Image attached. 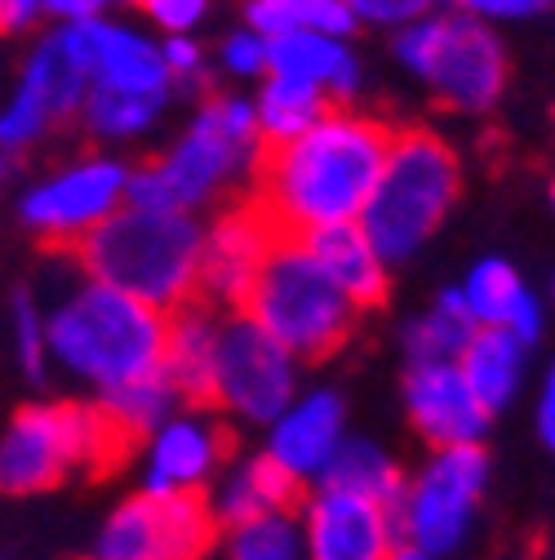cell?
Instances as JSON below:
<instances>
[{
    "label": "cell",
    "instance_id": "cell-1",
    "mask_svg": "<svg viewBox=\"0 0 555 560\" xmlns=\"http://www.w3.org/2000/svg\"><path fill=\"white\" fill-rule=\"evenodd\" d=\"M395 125L374 112L329 107L307 133L267 148L253 174V205L281 236L356 223L391 152Z\"/></svg>",
    "mask_w": 555,
    "mask_h": 560
},
{
    "label": "cell",
    "instance_id": "cell-2",
    "mask_svg": "<svg viewBox=\"0 0 555 560\" xmlns=\"http://www.w3.org/2000/svg\"><path fill=\"white\" fill-rule=\"evenodd\" d=\"M40 303L49 334V365L85 383L94 396H107L161 370L169 312H156L143 299L103 285L76 262L72 276H62L49 294H40Z\"/></svg>",
    "mask_w": 555,
    "mask_h": 560
},
{
    "label": "cell",
    "instance_id": "cell-3",
    "mask_svg": "<svg viewBox=\"0 0 555 560\" xmlns=\"http://www.w3.org/2000/svg\"><path fill=\"white\" fill-rule=\"evenodd\" d=\"M262 133L249 94H210L200 98L191 120L178 138L152 161L133 165L129 174V205L152 209H182V214H204L223 196L253 183L262 165Z\"/></svg>",
    "mask_w": 555,
    "mask_h": 560
},
{
    "label": "cell",
    "instance_id": "cell-4",
    "mask_svg": "<svg viewBox=\"0 0 555 560\" xmlns=\"http://www.w3.org/2000/svg\"><path fill=\"white\" fill-rule=\"evenodd\" d=\"M200 236H204V223L196 214L125 200L67 258L85 276L152 303L156 312H178L196 303Z\"/></svg>",
    "mask_w": 555,
    "mask_h": 560
},
{
    "label": "cell",
    "instance_id": "cell-5",
    "mask_svg": "<svg viewBox=\"0 0 555 560\" xmlns=\"http://www.w3.org/2000/svg\"><path fill=\"white\" fill-rule=\"evenodd\" d=\"M129 450L98 400L23 405L0 432V494L32 499L72 476H103Z\"/></svg>",
    "mask_w": 555,
    "mask_h": 560
},
{
    "label": "cell",
    "instance_id": "cell-6",
    "mask_svg": "<svg viewBox=\"0 0 555 560\" xmlns=\"http://www.w3.org/2000/svg\"><path fill=\"white\" fill-rule=\"evenodd\" d=\"M462 191V161L436 129H395L382 174L361 209V232L387 267L423 254Z\"/></svg>",
    "mask_w": 555,
    "mask_h": 560
},
{
    "label": "cell",
    "instance_id": "cell-7",
    "mask_svg": "<svg viewBox=\"0 0 555 560\" xmlns=\"http://www.w3.org/2000/svg\"><path fill=\"white\" fill-rule=\"evenodd\" d=\"M240 312L303 365L342 352L361 320V307L324 276L298 236H275Z\"/></svg>",
    "mask_w": 555,
    "mask_h": 560
},
{
    "label": "cell",
    "instance_id": "cell-8",
    "mask_svg": "<svg viewBox=\"0 0 555 560\" xmlns=\"http://www.w3.org/2000/svg\"><path fill=\"white\" fill-rule=\"evenodd\" d=\"M391 54L453 116H489L511 85V58L498 27L467 19L449 5L395 32Z\"/></svg>",
    "mask_w": 555,
    "mask_h": 560
},
{
    "label": "cell",
    "instance_id": "cell-9",
    "mask_svg": "<svg viewBox=\"0 0 555 560\" xmlns=\"http://www.w3.org/2000/svg\"><path fill=\"white\" fill-rule=\"evenodd\" d=\"M129 174L133 165L116 152H81L23 187L19 223L40 245L72 254L129 200Z\"/></svg>",
    "mask_w": 555,
    "mask_h": 560
},
{
    "label": "cell",
    "instance_id": "cell-10",
    "mask_svg": "<svg viewBox=\"0 0 555 560\" xmlns=\"http://www.w3.org/2000/svg\"><path fill=\"white\" fill-rule=\"evenodd\" d=\"M484 489H489V454H484V445L432 450V458L400 489L395 503L400 538L445 560L467 542L484 503Z\"/></svg>",
    "mask_w": 555,
    "mask_h": 560
},
{
    "label": "cell",
    "instance_id": "cell-11",
    "mask_svg": "<svg viewBox=\"0 0 555 560\" xmlns=\"http://www.w3.org/2000/svg\"><path fill=\"white\" fill-rule=\"evenodd\" d=\"M298 374H303V361H294L245 312L219 316L210 405L223 418H236L245 428H267L298 396Z\"/></svg>",
    "mask_w": 555,
    "mask_h": 560
},
{
    "label": "cell",
    "instance_id": "cell-12",
    "mask_svg": "<svg viewBox=\"0 0 555 560\" xmlns=\"http://www.w3.org/2000/svg\"><path fill=\"white\" fill-rule=\"evenodd\" d=\"M219 521L204 494H129L103 521L94 560H204L219 547Z\"/></svg>",
    "mask_w": 555,
    "mask_h": 560
},
{
    "label": "cell",
    "instance_id": "cell-13",
    "mask_svg": "<svg viewBox=\"0 0 555 560\" xmlns=\"http://www.w3.org/2000/svg\"><path fill=\"white\" fill-rule=\"evenodd\" d=\"M85 94H90V72L67 27L40 32L32 54L23 58L14 94L0 107V148L10 156L40 148L54 125L81 116Z\"/></svg>",
    "mask_w": 555,
    "mask_h": 560
},
{
    "label": "cell",
    "instance_id": "cell-14",
    "mask_svg": "<svg viewBox=\"0 0 555 560\" xmlns=\"http://www.w3.org/2000/svg\"><path fill=\"white\" fill-rule=\"evenodd\" d=\"M232 463V428L214 405H178L165 423L138 441V489L143 494H210Z\"/></svg>",
    "mask_w": 555,
    "mask_h": 560
},
{
    "label": "cell",
    "instance_id": "cell-15",
    "mask_svg": "<svg viewBox=\"0 0 555 560\" xmlns=\"http://www.w3.org/2000/svg\"><path fill=\"white\" fill-rule=\"evenodd\" d=\"M271 219L253 200L227 205L223 214H214L204 223L200 236V276H196V299L214 312H240L253 280L275 245Z\"/></svg>",
    "mask_w": 555,
    "mask_h": 560
},
{
    "label": "cell",
    "instance_id": "cell-16",
    "mask_svg": "<svg viewBox=\"0 0 555 560\" xmlns=\"http://www.w3.org/2000/svg\"><path fill=\"white\" fill-rule=\"evenodd\" d=\"M298 525L303 560H387L400 542L395 508L329 485H311Z\"/></svg>",
    "mask_w": 555,
    "mask_h": 560
},
{
    "label": "cell",
    "instance_id": "cell-17",
    "mask_svg": "<svg viewBox=\"0 0 555 560\" xmlns=\"http://www.w3.org/2000/svg\"><path fill=\"white\" fill-rule=\"evenodd\" d=\"M85 72L90 90H116V94H156L169 98V72L161 58V40L143 27H129L125 19H90V23H67Z\"/></svg>",
    "mask_w": 555,
    "mask_h": 560
},
{
    "label": "cell",
    "instance_id": "cell-18",
    "mask_svg": "<svg viewBox=\"0 0 555 560\" xmlns=\"http://www.w3.org/2000/svg\"><path fill=\"white\" fill-rule=\"evenodd\" d=\"M342 441H346L342 396L333 387H311V392H298L267 423L262 454L303 489V485H320V476L333 463Z\"/></svg>",
    "mask_w": 555,
    "mask_h": 560
},
{
    "label": "cell",
    "instance_id": "cell-19",
    "mask_svg": "<svg viewBox=\"0 0 555 560\" xmlns=\"http://www.w3.org/2000/svg\"><path fill=\"white\" fill-rule=\"evenodd\" d=\"M404 413L409 428L432 450L484 445L494 428V413L475 400L453 361L445 365H404Z\"/></svg>",
    "mask_w": 555,
    "mask_h": 560
},
{
    "label": "cell",
    "instance_id": "cell-20",
    "mask_svg": "<svg viewBox=\"0 0 555 560\" xmlns=\"http://www.w3.org/2000/svg\"><path fill=\"white\" fill-rule=\"evenodd\" d=\"M458 299L467 303L475 325H489V329H507L520 342H538L542 325H546V307L542 299L524 285V276L516 271V262L507 258H480L467 267Z\"/></svg>",
    "mask_w": 555,
    "mask_h": 560
},
{
    "label": "cell",
    "instance_id": "cell-21",
    "mask_svg": "<svg viewBox=\"0 0 555 560\" xmlns=\"http://www.w3.org/2000/svg\"><path fill=\"white\" fill-rule=\"evenodd\" d=\"M267 72L320 90L333 107H346L361 94V85H365V72H361V58H356L352 40L324 36V32L275 36L271 54H267Z\"/></svg>",
    "mask_w": 555,
    "mask_h": 560
},
{
    "label": "cell",
    "instance_id": "cell-22",
    "mask_svg": "<svg viewBox=\"0 0 555 560\" xmlns=\"http://www.w3.org/2000/svg\"><path fill=\"white\" fill-rule=\"evenodd\" d=\"M307 245V254L324 267V276L352 299L361 312H374L387 303L391 290V267L387 258L374 249V241L361 232V223H333V228H316L307 236H298Z\"/></svg>",
    "mask_w": 555,
    "mask_h": 560
},
{
    "label": "cell",
    "instance_id": "cell-23",
    "mask_svg": "<svg viewBox=\"0 0 555 560\" xmlns=\"http://www.w3.org/2000/svg\"><path fill=\"white\" fill-rule=\"evenodd\" d=\"M204 499H210L219 529H232V525H245V521H258L271 512L298 508V485L258 450V454L232 458Z\"/></svg>",
    "mask_w": 555,
    "mask_h": 560
},
{
    "label": "cell",
    "instance_id": "cell-24",
    "mask_svg": "<svg viewBox=\"0 0 555 560\" xmlns=\"http://www.w3.org/2000/svg\"><path fill=\"white\" fill-rule=\"evenodd\" d=\"M219 316L214 307H204L200 299L169 312L165 329V357L161 370L178 387L182 400L210 405V378H214V347H219Z\"/></svg>",
    "mask_w": 555,
    "mask_h": 560
},
{
    "label": "cell",
    "instance_id": "cell-25",
    "mask_svg": "<svg viewBox=\"0 0 555 560\" xmlns=\"http://www.w3.org/2000/svg\"><path fill=\"white\" fill-rule=\"evenodd\" d=\"M453 365L467 378V387L475 392V400L489 409V413H498V409H507L524 392V378H529V342H520L507 329L480 325Z\"/></svg>",
    "mask_w": 555,
    "mask_h": 560
},
{
    "label": "cell",
    "instance_id": "cell-26",
    "mask_svg": "<svg viewBox=\"0 0 555 560\" xmlns=\"http://www.w3.org/2000/svg\"><path fill=\"white\" fill-rule=\"evenodd\" d=\"M475 329L480 325L471 320V312L458 299V290H445L427 312H418L400 329L404 365H445V361H458Z\"/></svg>",
    "mask_w": 555,
    "mask_h": 560
},
{
    "label": "cell",
    "instance_id": "cell-27",
    "mask_svg": "<svg viewBox=\"0 0 555 560\" xmlns=\"http://www.w3.org/2000/svg\"><path fill=\"white\" fill-rule=\"evenodd\" d=\"M249 103H253L258 133H262L267 148H281V143H290V138L307 133L333 107L320 90H311L303 81H290V77H271V72L262 77L258 94H249Z\"/></svg>",
    "mask_w": 555,
    "mask_h": 560
},
{
    "label": "cell",
    "instance_id": "cell-28",
    "mask_svg": "<svg viewBox=\"0 0 555 560\" xmlns=\"http://www.w3.org/2000/svg\"><path fill=\"white\" fill-rule=\"evenodd\" d=\"M320 485L329 489H346V494H365V499H378L387 508L400 503V489H404V471L395 467V458L378 445V441H365V436H346L333 454V463L324 467Z\"/></svg>",
    "mask_w": 555,
    "mask_h": 560
},
{
    "label": "cell",
    "instance_id": "cell-29",
    "mask_svg": "<svg viewBox=\"0 0 555 560\" xmlns=\"http://www.w3.org/2000/svg\"><path fill=\"white\" fill-rule=\"evenodd\" d=\"M169 98L156 94H116V90H90L85 107H81V125L94 143L103 148H120V143H138L143 133L156 129V120L165 116Z\"/></svg>",
    "mask_w": 555,
    "mask_h": 560
},
{
    "label": "cell",
    "instance_id": "cell-30",
    "mask_svg": "<svg viewBox=\"0 0 555 560\" xmlns=\"http://www.w3.org/2000/svg\"><path fill=\"white\" fill-rule=\"evenodd\" d=\"M94 400H98V409L111 418L116 432H120L129 445L147 441L178 405H187V400L178 396V387L165 378V370L143 374V378H133V383H125V387H116V392H107V396H94Z\"/></svg>",
    "mask_w": 555,
    "mask_h": 560
},
{
    "label": "cell",
    "instance_id": "cell-31",
    "mask_svg": "<svg viewBox=\"0 0 555 560\" xmlns=\"http://www.w3.org/2000/svg\"><path fill=\"white\" fill-rule=\"evenodd\" d=\"M227 560H303V525L298 512H271L219 534Z\"/></svg>",
    "mask_w": 555,
    "mask_h": 560
},
{
    "label": "cell",
    "instance_id": "cell-32",
    "mask_svg": "<svg viewBox=\"0 0 555 560\" xmlns=\"http://www.w3.org/2000/svg\"><path fill=\"white\" fill-rule=\"evenodd\" d=\"M10 347H14V365L23 370L27 383L49 378V334H45V303L36 285H14L10 290Z\"/></svg>",
    "mask_w": 555,
    "mask_h": 560
},
{
    "label": "cell",
    "instance_id": "cell-33",
    "mask_svg": "<svg viewBox=\"0 0 555 560\" xmlns=\"http://www.w3.org/2000/svg\"><path fill=\"white\" fill-rule=\"evenodd\" d=\"M356 14L361 27H374V32H404L413 23H423L432 14H440L449 0H346Z\"/></svg>",
    "mask_w": 555,
    "mask_h": 560
},
{
    "label": "cell",
    "instance_id": "cell-34",
    "mask_svg": "<svg viewBox=\"0 0 555 560\" xmlns=\"http://www.w3.org/2000/svg\"><path fill=\"white\" fill-rule=\"evenodd\" d=\"M267 54H271V40L258 36L253 27H236L219 40V72L236 77V81H262L267 77Z\"/></svg>",
    "mask_w": 555,
    "mask_h": 560
},
{
    "label": "cell",
    "instance_id": "cell-35",
    "mask_svg": "<svg viewBox=\"0 0 555 560\" xmlns=\"http://www.w3.org/2000/svg\"><path fill=\"white\" fill-rule=\"evenodd\" d=\"M245 27H253L267 40L311 32V0H245Z\"/></svg>",
    "mask_w": 555,
    "mask_h": 560
},
{
    "label": "cell",
    "instance_id": "cell-36",
    "mask_svg": "<svg viewBox=\"0 0 555 560\" xmlns=\"http://www.w3.org/2000/svg\"><path fill=\"white\" fill-rule=\"evenodd\" d=\"M161 58L174 90H204L210 85V54L196 36H161Z\"/></svg>",
    "mask_w": 555,
    "mask_h": 560
},
{
    "label": "cell",
    "instance_id": "cell-37",
    "mask_svg": "<svg viewBox=\"0 0 555 560\" xmlns=\"http://www.w3.org/2000/svg\"><path fill=\"white\" fill-rule=\"evenodd\" d=\"M133 10L161 36H196V27L210 19L214 0H133Z\"/></svg>",
    "mask_w": 555,
    "mask_h": 560
},
{
    "label": "cell",
    "instance_id": "cell-38",
    "mask_svg": "<svg viewBox=\"0 0 555 560\" xmlns=\"http://www.w3.org/2000/svg\"><path fill=\"white\" fill-rule=\"evenodd\" d=\"M449 10L480 19L489 27H507V23H529L542 19L546 10H555V0H449Z\"/></svg>",
    "mask_w": 555,
    "mask_h": 560
},
{
    "label": "cell",
    "instance_id": "cell-39",
    "mask_svg": "<svg viewBox=\"0 0 555 560\" xmlns=\"http://www.w3.org/2000/svg\"><path fill=\"white\" fill-rule=\"evenodd\" d=\"M116 10V0H45V19L49 27H67V23H90Z\"/></svg>",
    "mask_w": 555,
    "mask_h": 560
},
{
    "label": "cell",
    "instance_id": "cell-40",
    "mask_svg": "<svg viewBox=\"0 0 555 560\" xmlns=\"http://www.w3.org/2000/svg\"><path fill=\"white\" fill-rule=\"evenodd\" d=\"M45 23V0H0V36H19Z\"/></svg>",
    "mask_w": 555,
    "mask_h": 560
},
{
    "label": "cell",
    "instance_id": "cell-41",
    "mask_svg": "<svg viewBox=\"0 0 555 560\" xmlns=\"http://www.w3.org/2000/svg\"><path fill=\"white\" fill-rule=\"evenodd\" d=\"M533 428H538V441L555 454V361L546 365L542 374V387H538V405H533Z\"/></svg>",
    "mask_w": 555,
    "mask_h": 560
},
{
    "label": "cell",
    "instance_id": "cell-42",
    "mask_svg": "<svg viewBox=\"0 0 555 560\" xmlns=\"http://www.w3.org/2000/svg\"><path fill=\"white\" fill-rule=\"evenodd\" d=\"M387 560H440V556H432V551H423V547H413V542H395V551L387 556Z\"/></svg>",
    "mask_w": 555,
    "mask_h": 560
},
{
    "label": "cell",
    "instance_id": "cell-43",
    "mask_svg": "<svg viewBox=\"0 0 555 560\" xmlns=\"http://www.w3.org/2000/svg\"><path fill=\"white\" fill-rule=\"evenodd\" d=\"M5 178H10V152L0 148V187H5Z\"/></svg>",
    "mask_w": 555,
    "mask_h": 560
},
{
    "label": "cell",
    "instance_id": "cell-44",
    "mask_svg": "<svg viewBox=\"0 0 555 560\" xmlns=\"http://www.w3.org/2000/svg\"><path fill=\"white\" fill-rule=\"evenodd\" d=\"M546 196H551V209H555V178H551V191Z\"/></svg>",
    "mask_w": 555,
    "mask_h": 560
},
{
    "label": "cell",
    "instance_id": "cell-45",
    "mask_svg": "<svg viewBox=\"0 0 555 560\" xmlns=\"http://www.w3.org/2000/svg\"><path fill=\"white\" fill-rule=\"evenodd\" d=\"M116 5H133V0H116Z\"/></svg>",
    "mask_w": 555,
    "mask_h": 560
},
{
    "label": "cell",
    "instance_id": "cell-46",
    "mask_svg": "<svg viewBox=\"0 0 555 560\" xmlns=\"http://www.w3.org/2000/svg\"><path fill=\"white\" fill-rule=\"evenodd\" d=\"M551 299H555V280H551Z\"/></svg>",
    "mask_w": 555,
    "mask_h": 560
},
{
    "label": "cell",
    "instance_id": "cell-47",
    "mask_svg": "<svg viewBox=\"0 0 555 560\" xmlns=\"http://www.w3.org/2000/svg\"><path fill=\"white\" fill-rule=\"evenodd\" d=\"M90 560H94V556H90Z\"/></svg>",
    "mask_w": 555,
    "mask_h": 560
}]
</instances>
